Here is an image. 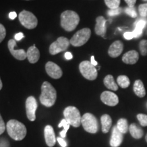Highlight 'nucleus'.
I'll use <instances>...</instances> for the list:
<instances>
[{"label":"nucleus","mask_w":147,"mask_h":147,"mask_svg":"<svg viewBox=\"0 0 147 147\" xmlns=\"http://www.w3.org/2000/svg\"><path fill=\"white\" fill-rule=\"evenodd\" d=\"M6 130L8 135L14 140H22L26 136V127L23 123L15 119H11L7 123Z\"/></svg>","instance_id":"f257e3e1"},{"label":"nucleus","mask_w":147,"mask_h":147,"mask_svg":"<svg viewBox=\"0 0 147 147\" xmlns=\"http://www.w3.org/2000/svg\"><path fill=\"white\" fill-rule=\"evenodd\" d=\"M41 95L40 101L46 107H51L55 104L57 99V91L50 82L45 81L41 87Z\"/></svg>","instance_id":"f03ea898"},{"label":"nucleus","mask_w":147,"mask_h":147,"mask_svg":"<svg viewBox=\"0 0 147 147\" xmlns=\"http://www.w3.org/2000/svg\"><path fill=\"white\" fill-rule=\"evenodd\" d=\"M80 17L76 12L66 10L61 14V26L67 32H72L78 26Z\"/></svg>","instance_id":"7ed1b4c3"},{"label":"nucleus","mask_w":147,"mask_h":147,"mask_svg":"<svg viewBox=\"0 0 147 147\" xmlns=\"http://www.w3.org/2000/svg\"><path fill=\"white\" fill-rule=\"evenodd\" d=\"M65 119L70 125L78 127L81 125V116L78 108L74 106H68L63 111Z\"/></svg>","instance_id":"20e7f679"},{"label":"nucleus","mask_w":147,"mask_h":147,"mask_svg":"<svg viewBox=\"0 0 147 147\" xmlns=\"http://www.w3.org/2000/svg\"><path fill=\"white\" fill-rule=\"evenodd\" d=\"M81 125L83 127L84 129L89 133L96 134L98 131V121L93 114H84L82 117Z\"/></svg>","instance_id":"39448f33"},{"label":"nucleus","mask_w":147,"mask_h":147,"mask_svg":"<svg viewBox=\"0 0 147 147\" xmlns=\"http://www.w3.org/2000/svg\"><path fill=\"white\" fill-rule=\"evenodd\" d=\"M91 35V29L83 28L77 32L69 40L70 44L75 47H79L84 45L88 42Z\"/></svg>","instance_id":"423d86ee"},{"label":"nucleus","mask_w":147,"mask_h":147,"mask_svg":"<svg viewBox=\"0 0 147 147\" xmlns=\"http://www.w3.org/2000/svg\"><path fill=\"white\" fill-rule=\"evenodd\" d=\"M18 19L21 25L28 29L36 28L38 25V19L36 16L29 11L23 10L20 12Z\"/></svg>","instance_id":"0eeeda50"},{"label":"nucleus","mask_w":147,"mask_h":147,"mask_svg":"<svg viewBox=\"0 0 147 147\" xmlns=\"http://www.w3.org/2000/svg\"><path fill=\"white\" fill-rule=\"evenodd\" d=\"M79 69L84 78L89 80H94L97 77V70L91 61H84L79 65Z\"/></svg>","instance_id":"6e6552de"},{"label":"nucleus","mask_w":147,"mask_h":147,"mask_svg":"<svg viewBox=\"0 0 147 147\" xmlns=\"http://www.w3.org/2000/svg\"><path fill=\"white\" fill-rule=\"evenodd\" d=\"M70 42L65 37H59L56 41L53 42L49 47V53L55 55L61 52L65 51L68 49Z\"/></svg>","instance_id":"1a4fd4ad"},{"label":"nucleus","mask_w":147,"mask_h":147,"mask_svg":"<svg viewBox=\"0 0 147 147\" xmlns=\"http://www.w3.org/2000/svg\"><path fill=\"white\" fill-rule=\"evenodd\" d=\"M27 117L29 121H34L36 119V112L38 108V103L34 97L29 96L27 97L25 104Z\"/></svg>","instance_id":"9d476101"},{"label":"nucleus","mask_w":147,"mask_h":147,"mask_svg":"<svg viewBox=\"0 0 147 147\" xmlns=\"http://www.w3.org/2000/svg\"><path fill=\"white\" fill-rule=\"evenodd\" d=\"M8 47L9 51L12 56L16 59L23 61L27 58V52H25L23 49L16 50L15 47H16V42L14 40H10L8 42Z\"/></svg>","instance_id":"9b49d317"},{"label":"nucleus","mask_w":147,"mask_h":147,"mask_svg":"<svg viewBox=\"0 0 147 147\" xmlns=\"http://www.w3.org/2000/svg\"><path fill=\"white\" fill-rule=\"evenodd\" d=\"M46 71L47 74L52 78L59 79L62 76L63 71L61 67L52 61H49L45 65Z\"/></svg>","instance_id":"f8f14e48"},{"label":"nucleus","mask_w":147,"mask_h":147,"mask_svg":"<svg viewBox=\"0 0 147 147\" xmlns=\"http://www.w3.org/2000/svg\"><path fill=\"white\" fill-rule=\"evenodd\" d=\"M100 99L106 105L109 106H115L119 103V97L115 93L111 91H104L101 94Z\"/></svg>","instance_id":"ddd939ff"},{"label":"nucleus","mask_w":147,"mask_h":147,"mask_svg":"<svg viewBox=\"0 0 147 147\" xmlns=\"http://www.w3.org/2000/svg\"><path fill=\"white\" fill-rule=\"evenodd\" d=\"M124 49L123 43L120 40H117L114 42L110 46L108 49V55L110 57L117 58L119 55H121L123 53Z\"/></svg>","instance_id":"4468645a"},{"label":"nucleus","mask_w":147,"mask_h":147,"mask_svg":"<svg viewBox=\"0 0 147 147\" xmlns=\"http://www.w3.org/2000/svg\"><path fill=\"white\" fill-rule=\"evenodd\" d=\"M123 140V134L119 131L117 125L114 126L112 131L110 144L112 147H118L121 144Z\"/></svg>","instance_id":"2eb2a0df"},{"label":"nucleus","mask_w":147,"mask_h":147,"mask_svg":"<svg viewBox=\"0 0 147 147\" xmlns=\"http://www.w3.org/2000/svg\"><path fill=\"white\" fill-rule=\"evenodd\" d=\"M95 32L97 36L102 37L105 36L106 32V20L104 16H100L97 17Z\"/></svg>","instance_id":"dca6fc26"},{"label":"nucleus","mask_w":147,"mask_h":147,"mask_svg":"<svg viewBox=\"0 0 147 147\" xmlns=\"http://www.w3.org/2000/svg\"><path fill=\"white\" fill-rule=\"evenodd\" d=\"M45 138L48 146L53 147L56 143V138L53 127L47 125L45 128Z\"/></svg>","instance_id":"f3484780"},{"label":"nucleus","mask_w":147,"mask_h":147,"mask_svg":"<svg viewBox=\"0 0 147 147\" xmlns=\"http://www.w3.org/2000/svg\"><path fill=\"white\" fill-rule=\"evenodd\" d=\"M139 59V54L136 51H130L125 53L122 57L123 63L128 65H134L136 63Z\"/></svg>","instance_id":"a211bd4d"},{"label":"nucleus","mask_w":147,"mask_h":147,"mask_svg":"<svg viewBox=\"0 0 147 147\" xmlns=\"http://www.w3.org/2000/svg\"><path fill=\"white\" fill-rule=\"evenodd\" d=\"M40 57V51L35 46L29 47L27 51V58L31 63H36Z\"/></svg>","instance_id":"6ab92c4d"},{"label":"nucleus","mask_w":147,"mask_h":147,"mask_svg":"<svg viewBox=\"0 0 147 147\" xmlns=\"http://www.w3.org/2000/svg\"><path fill=\"white\" fill-rule=\"evenodd\" d=\"M129 131L131 136L135 139H140L144 135V131L136 123H131L129 127Z\"/></svg>","instance_id":"aec40b11"},{"label":"nucleus","mask_w":147,"mask_h":147,"mask_svg":"<svg viewBox=\"0 0 147 147\" xmlns=\"http://www.w3.org/2000/svg\"><path fill=\"white\" fill-rule=\"evenodd\" d=\"M134 91L139 97H144L146 95L144 84L141 80H136L134 84Z\"/></svg>","instance_id":"412c9836"},{"label":"nucleus","mask_w":147,"mask_h":147,"mask_svg":"<svg viewBox=\"0 0 147 147\" xmlns=\"http://www.w3.org/2000/svg\"><path fill=\"white\" fill-rule=\"evenodd\" d=\"M101 123H102V130L104 134L108 133L109 131L110 127L112 126V119L108 115H102L101 117Z\"/></svg>","instance_id":"4be33fe9"},{"label":"nucleus","mask_w":147,"mask_h":147,"mask_svg":"<svg viewBox=\"0 0 147 147\" xmlns=\"http://www.w3.org/2000/svg\"><path fill=\"white\" fill-rule=\"evenodd\" d=\"M104 84L106 88L112 91H117L118 90V84L116 83L114 77L112 75H107L104 79Z\"/></svg>","instance_id":"5701e85b"},{"label":"nucleus","mask_w":147,"mask_h":147,"mask_svg":"<svg viewBox=\"0 0 147 147\" xmlns=\"http://www.w3.org/2000/svg\"><path fill=\"white\" fill-rule=\"evenodd\" d=\"M117 127L118 129L123 134H126L129 130V125L128 122L125 119H120L118 121L117 124Z\"/></svg>","instance_id":"b1692460"},{"label":"nucleus","mask_w":147,"mask_h":147,"mask_svg":"<svg viewBox=\"0 0 147 147\" xmlns=\"http://www.w3.org/2000/svg\"><path fill=\"white\" fill-rule=\"evenodd\" d=\"M117 81L119 87L123 88V89H126L130 85L129 78L125 75H121V76H118Z\"/></svg>","instance_id":"393cba45"},{"label":"nucleus","mask_w":147,"mask_h":147,"mask_svg":"<svg viewBox=\"0 0 147 147\" xmlns=\"http://www.w3.org/2000/svg\"><path fill=\"white\" fill-rule=\"evenodd\" d=\"M69 126H70V125H69L68 123H67V121H66L65 119H62L61 121V122H60V123L59 124V125H58V127L59 128L60 127H63V131H61L59 133L61 137L63 138H65L66 134H67V130L69 129Z\"/></svg>","instance_id":"a878e982"},{"label":"nucleus","mask_w":147,"mask_h":147,"mask_svg":"<svg viewBox=\"0 0 147 147\" xmlns=\"http://www.w3.org/2000/svg\"><path fill=\"white\" fill-rule=\"evenodd\" d=\"M106 5H107L108 8L110 10L112 9H117L119 8L121 0H104Z\"/></svg>","instance_id":"bb28decb"},{"label":"nucleus","mask_w":147,"mask_h":147,"mask_svg":"<svg viewBox=\"0 0 147 147\" xmlns=\"http://www.w3.org/2000/svg\"><path fill=\"white\" fill-rule=\"evenodd\" d=\"M140 52L142 56L147 55V40H142L140 42L139 44Z\"/></svg>","instance_id":"cd10ccee"},{"label":"nucleus","mask_w":147,"mask_h":147,"mask_svg":"<svg viewBox=\"0 0 147 147\" xmlns=\"http://www.w3.org/2000/svg\"><path fill=\"white\" fill-rule=\"evenodd\" d=\"M138 11L140 16L145 18L147 16V3H142L138 6Z\"/></svg>","instance_id":"c85d7f7f"},{"label":"nucleus","mask_w":147,"mask_h":147,"mask_svg":"<svg viewBox=\"0 0 147 147\" xmlns=\"http://www.w3.org/2000/svg\"><path fill=\"white\" fill-rule=\"evenodd\" d=\"M137 119L138 120L141 126H147V115L144 114H138L137 115Z\"/></svg>","instance_id":"c756f323"},{"label":"nucleus","mask_w":147,"mask_h":147,"mask_svg":"<svg viewBox=\"0 0 147 147\" xmlns=\"http://www.w3.org/2000/svg\"><path fill=\"white\" fill-rule=\"evenodd\" d=\"M125 12L128 16H131V18H136L138 16L135 7H132V8L127 7V8H125Z\"/></svg>","instance_id":"7c9ffc66"},{"label":"nucleus","mask_w":147,"mask_h":147,"mask_svg":"<svg viewBox=\"0 0 147 147\" xmlns=\"http://www.w3.org/2000/svg\"><path fill=\"white\" fill-rule=\"evenodd\" d=\"M121 12H122V8H118L117 9H112V10L108 11V14L110 16H114L120 14L121 13Z\"/></svg>","instance_id":"2f4dec72"},{"label":"nucleus","mask_w":147,"mask_h":147,"mask_svg":"<svg viewBox=\"0 0 147 147\" xmlns=\"http://www.w3.org/2000/svg\"><path fill=\"white\" fill-rule=\"evenodd\" d=\"M5 36H6V30L5 27L2 24L0 23V43L4 40Z\"/></svg>","instance_id":"473e14b6"},{"label":"nucleus","mask_w":147,"mask_h":147,"mask_svg":"<svg viewBox=\"0 0 147 147\" xmlns=\"http://www.w3.org/2000/svg\"><path fill=\"white\" fill-rule=\"evenodd\" d=\"M146 21H144V20H140L136 23V29H138L140 30H142L143 31V29L144 28L145 26H146Z\"/></svg>","instance_id":"72a5a7b5"},{"label":"nucleus","mask_w":147,"mask_h":147,"mask_svg":"<svg viewBox=\"0 0 147 147\" xmlns=\"http://www.w3.org/2000/svg\"><path fill=\"white\" fill-rule=\"evenodd\" d=\"M5 129H6V125H5L4 121H3L1 114H0V135L5 131Z\"/></svg>","instance_id":"f704fd0d"},{"label":"nucleus","mask_w":147,"mask_h":147,"mask_svg":"<svg viewBox=\"0 0 147 147\" xmlns=\"http://www.w3.org/2000/svg\"><path fill=\"white\" fill-rule=\"evenodd\" d=\"M123 36L126 40H129L133 39V38H134V34L133 32H125Z\"/></svg>","instance_id":"c9c22d12"},{"label":"nucleus","mask_w":147,"mask_h":147,"mask_svg":"<svg viewBox=\"0 0 147 147\" xmlns=\"http://www.w3.org/2000/svg\"><path fill=\"white\" fill-rule=\"evenodd\" d=\"M142 30H140L138 29L135 28V29L133 31V33L134 34V38H139L140 36H142Z\"/></svg>","instance_id":"e433bc0d"},{"label":"nucleus","mask_w":147,"mask_h":147,"mask_svg":"<svg viewBox=\"0 0 147 147\" xmlns=\"http://www.w3.org/2000/svg\"><path fill=\"white\" fill-rule=\"evenodd\" d=\"M57 140L58 141L59 144L61 145V147H66L67 146V142H66V141L64 140V139L63 138H57Z\"/></svg>","instance_id":"4c0bfd02"},{"label":"nucleus","mask_w":147,"mask_h":147,"mask_svg":"<svg viewBox=\"0 0 147 147\" xmlns=\"http://www.w3.org/2000/svg\"><path fill=\"white\" fill-rule=\"evenodd\" d=\"M127 4L128 5V7H130V8H132V7H134L136 3V0H125Z\"/></svg>","instance_id":"58836bf2"},{"label":"nucleus","mask_w":147,"mask_h":147,"mask_svg":"<svg viewBox=\"0 0 147 147\" xmlns=\"http://www.w3.org/2000/svg\"><path fill=\"white\" fill-rule=\"evenodd\" d=\"M23 38H24V35L23 33L21 32L18 33V34H16L15 36H14V38H15V40H16V41H20V40Z\"/></svg>","instance_id":"ea45409f"},{"label":"nucleus","mask_w":147,"mask_h":147,"mask_svg":"<svg viewBox=\"0 0 147 147\" xmlns=\"http://www.w3.org/2000/svg\"><path fill=\"white\" fill-rule=\"evenodd\" d=\"M17 16V14L15 12H11L10 14H9V18H10L11 20H14V18H16Z\"/></svg>","instance_id":"a19ab883"},{"label":"nucleus","mask_w":147,"mask_h":147,"mask_svg":"<svg viewBox=\"0 0 147 147\" xmlns=\"http://www.w3.org/2000/svg\"><path fill=\"white\" fill-rule=\"evenodd\" d=\"M65 57L66 59L69 60V59H72L73 56L70 52H66L65 54Z\"/></svg>","instance_id":"79ce46f5"},{"label":"nucleus","mask_w":147,"mask_h":147,"mask_svg":"<svg viewBox=\"0 0 147 147\" xmlns=\"http://www.w3.org/2000/svg\"><path fill=\"white\" fill-rule=\"evenodd\" d=\"M91 63L92 65H94V66L97 65V62L95 60L94 56H91Z\"/></svg>","instance_id":"37998d69"},{"label":"nucleus","mask_w":147,"mask_h":147,"mask_svg":"<svg viewBox=\"0 0 147 147\" xmlns=\"http://www.w3.org/2000/svg\"><path fill=\"white\" fill-rule=\"evenodd\" d=\"M2 87H3V84H2V82H1V78H0V90L2 89Z\"/></svg>","instance_id":"c03bdc74"},{"label":"nucleus","mask_w":147,"mask_h":147,"mask_svg":"<svg viewBox=\"0 0 147 147\" xmlns=\"http://www.w3.org/2000/svg\"><path fill=\"white\" fill-rule=\"evenodd\" d=\"M145 140H146V142H147V134H146V137H145Z\"/></svg>","instance_id":"a18cd8bd"},{"label":"nucleus","mask_w":147,"mask_h":147,"mask_svg":"<svg viewBox=\"0 0 147 147\" xmlns=\"http://www.w3.org/2000/svg\"><path fill=\"white\" fill-rule=\"evenodd\" d=\"M143 1H147V0H143Z\"/></svg>","instance_id":"49530a36"}]
</instances>
